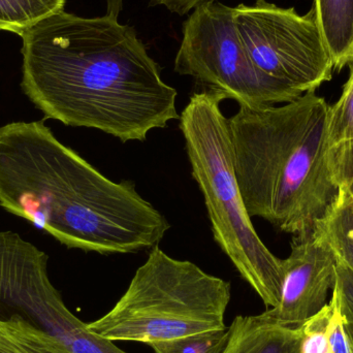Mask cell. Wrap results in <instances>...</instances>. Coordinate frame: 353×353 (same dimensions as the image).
<instances>
[{
    "label": "cell",
    "instance_id": "6",
    "mask_svg": "<svg viewBox=\"0 0 353 353\" xmlns=\"http://www.w3.org/2000/svg\"><path fill=\"white\" fill-rule=\"evenodd\" d=\"M182 34L176 74L192 77L240 107L275 105L302 97L255 65L236 27L234 8L218 0L197 6L183 23Z\"/></svg>",
    "mask_w": 353,
    "mask_h": 353
},
{
    "label": "cell",
    "instance_id": "22",
    "mask_svg": "<svg viewBox=\"0 0 353 353\" xmlns=\"http://www.w3.org/2000/svg\"><path fill=\"white\" fill-rule=\"evenodd\" d=\"M107 1V14L118 17L123 8L124 0H105Z\"/></svg>",
    "mask_w": 353,
    "mask_h": 353
},
{
    "label": "cell",
    "instance_id": "14",
    "mask_svg": "<svg viewBox=\"0 0 353 353\" xmlns=\"http://www.w3.org/2000/svg\"><path fill=\"white\" fill-rule=\"evenodd\" d=\"M66 0H0V30L22 35L43 19L64 10Z\"/></svg>",
    "mask_w": 353,
    "mask_h": 353
},
{
    "label": "cell",
    "instance_id": "11",
    "mask_svg": "<svg viewBox=\"0 0 353 353\" xmlns=\"http://www.w3.org/2000/svg\"><path fill=\"white\" fill-rule=\"evenodd\" d=\"M317 22L334 70L353 63V0H314Z\"/></svg>",
    "mask_w": 353,
    "mask_h": 353
},
{
    "label": "cell",
    "instance_id": "7",
    "mask_svg": "<svg viewBox=\"0 0 353 353\" xmlns=\"http://www.w3.org/2000/svg\"><path fill=\"white\" fill-rule=\"evenodd\" d=\"M236 23L255 65L270 78L304 93L333 78L334 64L314 8L300 14L267 0L234 8Z\"/></svg>",
    "mask_w": 353,
    "mask_h": 353
},
{
    "label": "cell",
    "instance_id": "12",
    "mask_svg": "<svg viewBox=\"0 0 353 353\" xmlns=\"http://www.w3.org/2000/svg\"><path fill=\"white\" fill-rule=\"evenodd\" d=\"M314 232L335 253L338 261L353 272V199L341 187L335 205L317 223Z\"/></svg>",
    "mask_w": 353,
    "mask_h": 353
},
{
    "label": "cell",
    "instance_id": "21",
    "mask_svg": "<svg viewBox=\"0 0 353 353\" xmlns=\"http://www.w3.org/2000/svg\"><path fill=\"white\" fill-rule=\"evenodd\" d=\"M212 1L216 0H149V6H163L173 14L185 16L192 12L197 6Z\"/></svg>",
    "mask_w": 353,
    "mask_h": 353
},
{
    "label": "cell",
    "instance_id": "13",
    "mask_svg": "<svg viewBox=\"0 0 353 353\" xmlns=\"http://www.w3.org/2000/svg\"><path fill=\"white\" fill-rule=\"evenodd\" d=\"M0 353H72L51 334L22 319L0 321Z\"/></svg>",
    "mask_w": 353,
    "mask_h": 353
},
{
    "label": "cell",
    "instance_id": "1",
    "mask_svg": "<svg viewBox=\"0 0 353 353\" xmlns=\"http://www.w3.org/2000/svg\"><path fill=\"white\" fill-rule=\"evenodd\" d=\"M22 87L46 118L144 142L179 119L178 91L161 78L134 27L118 17L62 10L22 35Z\"/></svg>",
    "mask_w": 353,
    "mask_h": 353
},
{
    "label": "cell",
    "instance_id": "10",
    "mask_svg": "<svg viewBox=\"0 0 353 353\" xmlns=\"http://www.w3.org/2000/svg\"><path fill=\"white\" fill-rule=\"evenodd\" d=\"M222 353H301L302 329L285 327L261 313L232 321Z\"/></svg>",
    "mask_w": 353,
    "mask_h": 353
},
{
    "label": "cell",
    "instance_id": "20",
    "mask_svg": "<svg viewBox=\"0 0 353 353\" xmlns=\"http://www.w3.org/2000/svg\"><path fill=\"white\" fill-rule=\"evenodd\" d=\"M332 300L334 302V311L327 329L332 353H352V342L346 327L345 315L342 311L339 298L335 292H333Z\"/></svg>",
    "mask_w": 353,
    "mask_h": 353
},
{
    "label": "cell",
    "instance_id": "9",
    "mask_svg": "<svg viewBox=\"0 0 353 353\" xmlns=\"http://www.w3.org/2000/svg\"><path fill=\"white\" fill-rule=\"evenodd\" d=\"M337 263L335 253L315 232L294 236L290 256L282 259L279 304L263 312L265 316L285 327H301L327 304L335 286Z\"/></svg>",
    "mask_w": 353,
    "mask_h": 353
},
{
    "label": "cell",
    "instance_id": "5",
    "mask_svg": "<svg viewBox=\"0 0 353 353\" xmlns=\"http://www.w3.org/2000/svg\"><path fill=\"white\" fill-rule=\"evenodd\" d=\"M230 283L153 247L125 294L87 327L111 341L151 342L226 329Z\"/></svg>",
    "mask_w": 353,
    "mask_h": 353
},
{
    "label": "cell",
    "instance_id": "3",
    "mask_svg": "<svg viewBox=\"0 0 353 353\" xmlns=\"http://www.w3.org/2000/svg\"><path fill=\"white\" fill-rule=\"evenodd\" d=\"M330 105L315 91L228 119L232 163L251 217L296 238L315 232L339 195L330 165Z\"/></svg>",
    "mask_w": 353,
    "mask_h": 353
},
{
    "label": "cell",
    "instance_id": "17",
    "mask_svg": "<svg viewBox=\"0 0 353 353\" xmlns=\"http://www.w3.org/2000/svg\"><path fill=\"white\" fill-rule=\"evenodd\" d=\"M333 311L334 302L331 299L321 311L301 325V353H332L327 329Z\"/></svg>",
    "mask_w": 353,
    "mask_h": 353
},
{
    "label": "cell",
    "instance_id": "4",
    "mask_svg": "<svg viewBox=\"0 0 353 353\" xmlns=\"http://www.w3.org/2000/svg\"><path fill=\"white\" fill-rule=\"evenodd\" d=\"M225 95L209 90L191 95L179 121L191 174L205 199L214 240L265 306H277L283 265L261 241L241 194L232 163Z\"/></svg>",
    "mask_w": 353,
    "mask_h": 353
},
{
    "label": "cell",
    "instance_id": "18",
    "mask_svg": "<svg viewBox=\"0 0 353 353\" xmlns=\"http://www.w3.org/2000/svg\"><path fill=\"white\" fill-rule=\"evenodd\" d=\"M330 165L334 180L353 199V141L331 147Z\"/></svg>",
    "mask_w": 353,
    "mask_h": 353
},
{
    "label": "cell",
    "instance_id": "19",
    "mask_svg": "<svg viewBox=\"0 0 353 353\" xmlns=\"http://www.w3.org/2000/svg\"><path fill=\"white\" fill-rule=\"evenodd\" d=\"M333 292L337 294L340 306L345 315L353 353V272L340 261L337 263V275Z\"/></svg>",
    "mask_w": 353,
    "mask_h": 353
},
{
    "label": "cell",
    "instance_id": "15",
    "mask_svg": "<svg viewBox=\"0 0 353 353\" xmlns=\"http://www.w3.org/2000/svg\"><path fill=\"white\" fill-rule=\"evenodd\" d=\"M228 327L212 330L175 339L151 342L154 353H222L228 343Z\"/></svg>",
    "mask_w": 353,
    "mask_h": 353
},
{
    "label": "cell",
    "instance_id": "16",
    "mask_svg": "<svg viewBox=\"0 0 353 353\" xmlns=\"http://www.w3.org/2000/svg\"><path fill=\"white\" fill-rule=\"evenodd\" d=\"M339 101L330 105L329 138L331 147L353 141V63Z\"/></svg>",
    "mask_w": 353,
    "mask_h": 353
},
{
    "label": "cell",
    "instance_id": "2",
    "mask_svg": "<svg viewBox=\"0 0 353 353\" xmlns=\"http://www.w3.org/2000/svg\"><path fill=\"white\" fill-rule=\"evenodd\" d=\"M0 207L68 248L99 254L152 249L171 228L134 183L103 176L43 121L0 126Z\"/></svg>",
    "mask_w": 353,
    "mask_h": 353
},
{
    "label": "cell",
    "instance_id": "8",
    "mask_svg": "<svg viewBox=\"0 0 353 353\" xmlns=\"http://www.w3.org/2000/svg\"><path fill=\"white\" fill-rule=\"evenodd\" d=\"M49 256L12 232H0V321L22 319L61 341L78 321L48 272Z\"/></svg>",
    "mask_w": 353,
    "mask_h": 353
}]
</instances>
